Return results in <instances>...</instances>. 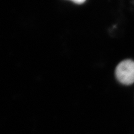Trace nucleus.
Masks as SVG:
<instances>
[{
	"instance_id": "nucleus-2",
	"label": "nucleus",
	"mask_w": 134,
	"mask_h": 134,
	"mask_svg": "<svg viewBox=\"0 0 134 134\" xmlns=\"http://www.w3.org/2000/svg\"><path fill=\"white\" fill-rule=\"evenodd\" d=\"M70 1H73V3H76V4H83V3H85L86 0H70Z\"/></svg>"
},
{
	"instance_id": "nucleus-1",
	"label": "nucleus",
	"mask_w": 134,
	"mask_h": 134,
	"mask_svg": "<svg viewBox=\"0 0 134 134\" xmlns=\"http://www.w3.org/2000/svg\"><path fill=\"white\" fill-rule=\"evenodd\" d=\"M117 80L122 84L130 85L134 83V61L127 59L117 65L115 71Z\"/></svg>"
}]
</instances>
